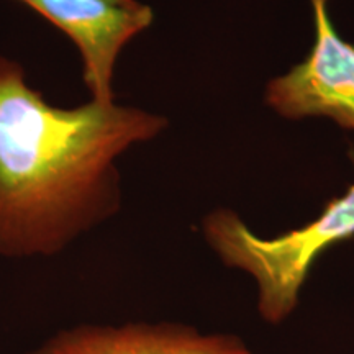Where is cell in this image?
Returning a JSON list of instances; mask_svg holds the SVG:
<instances>
[{
	"label": "cell",
	"instance_id": "obj_2",
	"mask_svg": "<svg viewBox=\"0 0 354 354\" xmlns=\"http://www.w3.org/2000/svg\"><path fill=\"white\" fill-rule=\"evenodd\" d=\"M203 234L223 264L253 276L259 315L277 325L297 307L317 259L336 243L354 238V184L326 202L315 220L274 238L258 236L228 209L203 220Z\"/></svg>",
	"mask_w": 354,
	"mask_h": 354
},
{
	"label": "cell",
	"instance_id": "obj_5",
	"mask_svg": "<svg viewBox=\"0 0 354 354\" xmlns=\"http://www.w3.org/2000/svg\"><path fill=\"white\" fill-rule=\"evenodd\" d=\"M26 354H253L234 335L183 323H81L56 331Z\"/></svg>",
	"mask_w": 354,
	"mask_h": 354
},
{
	"label": "cell",
	"instance_id": "obj_6",
	"mask_svg": "<svg viewBox=\"0 0 354 354\" xmlns=\"http://www.w3.org/2000/svg\"><path fill=\"white\" fill-rule=\"evenodd\" d=\"M24 2H25V3H26V2H30V0H24Z\"/></svg>",
	"mask_w": 354,
	"mask_h": 354
},
{
	"label": "cell",
	"instance_id": "obj_3",
	"mask_svg": "<svg viewBox=\"0 0 354 354\" xmlns=\"http://www.w3.org/2000/svg\"><path fill=\"white\" fill-rule=\"evenodd\" d=\"M315 41L302 63L266 88V102L292 120L326 117L354 131V44L331 21L330 0H310Z\"/></svg>",
	"mask_w": 354,
	"mask_h": 354
},
{
	"label": "cell",
	"instance_id": "obj_4",
	"mask_svg": "<svg viewBox=\"0 0 354 354\" xmlns=\"http://www.w3.org/2000/svg\"><path fill=\"white\" fill-rule=\"evenodd\" d=\"M26 6L76 43L92 100L113 102L112 77L123 46L153 24V10L136 0H30Z\"/></svg>",
	"mask_w": 354,
	"mask_h": 354
},
{
	"label": "cell",
	"instance_id": "obj_1",
	"mask_svg": "<svg viewBox=\"0 0 354 354\" xmlns=\"http://www.w3.org/2000/svg\"><path fill=\"white\" fill-rule=\"evenodd\" d=\"M166 125L113 102L53 107L0 56V256H53L113 215L115 159Z\"/></svg>",
	"mask_w": 354,
	"mask_h": 354
}]
</instances>
